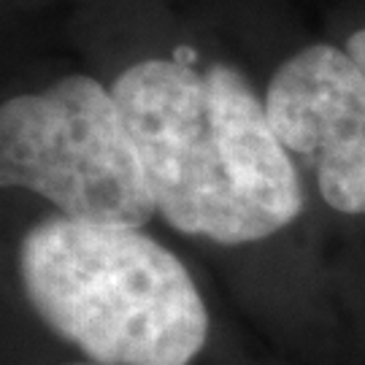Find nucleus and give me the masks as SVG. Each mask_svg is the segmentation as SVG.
<instances>
[{
  "label": "nucleus",
  "mask_w": 365,
  "mask_h": 365,
  "mask_svg": "<svg viewBox=\"0 0 365 365\" xmlns=\"http://www.w3.org/2000/svg\"><path fill=\"white\" fill-rule=\"evenodd\" d=\"M111 92L170 227L238 247L295 222V165L238 68L155 57L122 71Z\"/></svg>",
  "instance_id": "f257e3e1"
},
{
  "label": "nucleus",
  "mask_w": 365,
  "mask_h": 365,
  "mask_svg": "<svg viewBox=\"0 0 365 365\" xmlns=\"http://www.w3.org/2000/svg\"><path fill=\"white\" fill-rule=\"evenodd\" d=\"M68 365H101V363H92L90 360V363H68Z\"/></svg>",
  "instance_id": "423d86ee"
},
{
  "label": "nucleus",
  "mask_w": 365,
  "mask_h": 365,
  "mask_svg": "<svg viewBox=\"0 0 365 365\" xmlns=\"http://www.w3.org/2000/svg\"><path fill=\"white\" fill-rule=\"evenodd\" d=\"M346 52L352 54L354 63H357V66H360V71L365 73V27L349 36V41H346Z\"/></svg>",
  "instance_id": "39448f33"
},
{
  "label": "nucleus",
  "mask_w": 365,
  "mask_h": 365,
  "mask_svg": "<svg viewBox=\"0 0 365 365\" xmlns=\"http://www.w3.org/2000/svg\"><path fill=\"white\" fill-rule=\"evenodd\" d=\"M265 108L289 155L317 170L330 209L365 214V73L346 49L312 43L274 73Z\"/></svg>",
  "instance_id": "20e7f679"
},
{
  "label": "nucleus",
  "mask_w": 365,
  "mask_h": 365,
  "mask_svg": "<svg viewBox=\"0 0 365 365\" xmlns=\"http://www.w3.org/2000/svg\"><path fill=\"white\" fill-rule=\"evenodd\" d=\"M0 184L95 225L144 227L157 211L114 92L81 73L3 103Z\"/></svg>",
  "instance_id": "7ed1b4c3"
},
{
  "label": "nucleus",
  "mask_w": 365,
  "mask_h": 365,
  "mask_svg": "<svg viewBox=\"0 0 365 365\" xmlns=\"http://www.w3.org/2000/svg\"><path fill=\"white\" fill-rule=\"evenodd\" d=\"M22 287L46 325L101 365H190L209 312L184 262L141 227L54 214L19 244Z\"/></svg>",
  "instance_id": "f03ea898"
}]
</instances>
